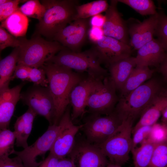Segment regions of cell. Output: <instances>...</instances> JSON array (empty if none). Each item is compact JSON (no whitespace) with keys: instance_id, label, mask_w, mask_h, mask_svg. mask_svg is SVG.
Returning a JSON list of instances; mask_svg holds the SVG:
<instances>
[{"instance_id":"cb8c5ba5","label":"cell","mask_w":167,"mask_h":167,"mask_svg":"<svg viewBox=\"0 0 167 167\" xmlns=\"http://www.w3.org/2000/svg\"><path fill=\"white\" fill-rule=\"evenodd\" d=\"M19 48H15L11 53L0 60V91L9 88L10 82L17 64Z\"/></svg>"},{"instance_id":"30bf717a","label":"cell","mask_w":167,"mask_h":167,"mask_svg":"<svg viewBox=\"0 0 167 167\" xmlns=\"http://www.w3.org/2000/svg\"><path fill=\"white\" fill-rule=\"evenodd\" d=\"M20 99L37 115L44 117L49 125L53 124L54 105L48 86L33 84L26 91L21 93Z\"/></svg>"},{"instance_id":"5b68a950","label":"cell","mask_w":167,"mask_h":167,"mask_svg":"<svg viewBox=\"0 0 167 167\" xmlns=\"http://www.w3.org/2000/svg\"><path fill=\"white\" fill-rule=\"evenodd\" d=\"M47 62L74 70L79 73L86 72L88 75L95 79H103L108 76L107 70L101 66L89 49L75 52L65 48Z\"/></svg>"},{"instance_id":"ab89813d","label":"cell","mask_w":167,"mask_h":167,"mask_svg":"<svg viewBox=\"0 0 167 167\" xmlns=\"http://www.w3.org/2000/svg\"><path fill=\"white\" fill-rule=\"evenodd\" d=\"M104 35L102 29L101 28L96 27H90L88 34V38L92 44Z\"/></svg>"},{"instance_id":"d4e9b609","label":"cell","mask_w":167,"mask_h":167,"mask_svg":"<svg viewBox=\"0 0 167 167\" xmlns=\"http://www.w3.org/2000/svg\"><path fill=\"white\" fill-rule=\"evenodd\" d=\"M28 23V17L18 9L2 22L0 26L6 28L13 36L21 37L26 35Z\"/></svg>"},{"instance_id":"7dc6e473","label":"cell","mask_w":167,"mask_h":167,"mask_svg":"<svg viewBox=\"0 0 167 167\" xmlns=\"http://www.w3.org/2000/svg\"><path fill=\"white\" fill-rule=\"evenodd\" d=\"M9 1V0H0V5L6 3Z\"/></svg>"},{"instance_id":"b9f144b4","label":"cell","mask_w":167,"mask_h":167,"mask_svg":"<svg viewBox=\"0 0 167 167\" xmlns=\"http://www.w3.org/2000/svg\"><path fill=\"white\" fill-rule=\"evenodd\" d=\"M105 17L100 14L92 16L90 19V27H96L102 28L104 23Z\"/></svg>"},{"instance_id":"4316f807","label":"cell","mask_w":167,"mask_h":167,"mask_svg":"<svg viewBox=\"0 0 167 167\" xmlns=\"http://www.w3.org/2000/svg\"><path fill=\"white\" fill-rule=\"evenodd\" d=\"M156 144L147 139L131 151L134 167H148Z\"/></svg>"},{"instance_id":"5bb4252c","label":"cell","mask_w":167,"mask_h":167,"mask_svg":"<svg viewBox=\"0 0 167 167\" xmlns=\"http://www.w3.org/2000/svg\"><path fill=\"white\" fill-rule=\"evenodd\" d=\"M69 155L78 167H106L109 163L98 147L86 140L75 142Z\"/></svg>"},{"instance_id":"3957f363","label":"cell","mask_w":167,"mask_h":167,"mask_svg":"<svg viewBox=\"0 0 167 167\" xmlns=\"http://www.w3.org/2000/svg\"><path fill=\"white\" fill-rule=\"evenodd\" d=\"M76 0H43L45 11L36 25V33L53 39L59 31L74 21Z\"/></svg>"},{"instance_id":"bcb514c9","label":"cell","mask_w":167,"mask_h":167,"mask_svg":"<svg viewBox=\"0 0 167 167\" xmlns=\"http://www.w3.org/2000/svg\"><path fill=\"white\" fill-rule=\"evenodd\" d=\"M116 165L109 162L106 167H115Z\"/></svg>"},{"instance_id":"7c38bea8","label":"cell","mask_w":167,"mask_h":167,"mask_svg":"<svg viewBox=\"0 0 167 167\" xmlns=\"http://www.w3.org/2000/svg\"><path fill=\"white\" fill-rule=\"evenodd\" d=\"M60 128L49 153L60 159L69 155L75 143V137L83 124L76 125L71 119L69 105L58 123Z\"/></svg>"},{"instance_id":"83f0119b","label":"cell","mask_w":167,"mask_h":167,"mask_svg":"<svg viewBox=\"0 0 167 167\" xmlns=\"http://www.w3.org/2000/svg\"><path fill=\"white\" fill-rule=\"evenodd\" d=\"M143 15H153L157 12L154 2L151 0H118Z\"/></svg>"},{"instance_id":"6da1fadb","label":"cell","mask_w":167,"mask_h":167,"mask_svg":"<svg viewBox=\"0 0 167 167\" xmlns=\"http://www.w3.org/2000/svg\"><path fill=\"white\" fill-rule=\"evenodd\" d=\"M41 67L45 72L48 87L54 101L53 124L57 125L70 104L69 96L72 89L85 76L49 62H45Z\"/></svg>"},{"instance_id":"f1b7e54d","label":"cell","mask_w":167,"mask_h":167,"mask_svg":"<svg viewBox=\"0 0 167 167\" xmlns=\"http://www.w3.org/2000/svg\"><path fill=\"white\" fill-rule=\"evenodd\" d=\"M18 10L26 16L35 18L40 21L45 11L44 6L38 0L26 1L19 7Z\"/></svg>"},{"instance_id":"484cf974","label":"cell","mask_w":167,"mask_h":167,"mask_svg":"<svg viewBox=\"0 0 167 167\" xmlns=\"http://www.w3.org/2000/svg\"><path fill=\"white\" fill-rule=\"evenodd\" d=\"M109 6L105 0H98L81 5L75 7V14L74 20L81 19L89 18L105 11Z\"/></svg>"},{"instance_id":"8d00e7d4","label":"cell","mask_w":167,"mask_h":167,"mask_svg":"<svg viewBox=\"0 0 167 167\" xmlns=\"http://www.w3.org/2000/svg\"><path fill=\"white\" fill-rule=\"evenodd\" d=\"M24 1L9 0L4 3L0 5V22L6 19L19 8V5Z\"/></svg>"},{"instance_id":"ba28073f","label":"cell","mask_w":167,"mask_h":167,"mask_svg":"<svg viewBox=\"0 0 167 167\" xmlns=\"http://www.w3.org/2000/svg\"><path fill=\"white\" fill-rule=\"evenodd\" d=\"M121 121L114 111L109 115L90 114L85 119L83 129L89 142L98 145L110 138L121 125Z\"/></svg>"},{"instance_id":"4fadbf2b","label":"cell","mask_w":167,"mask_h":167,"mask_svg":"<svg viewBox=\"0 0 167 167\" xmlns=\"http://www.w3.org/2000/svg\"><path fill=\"white\" fill-rule=\"evenodd\" d=\"M89 19L87 18L74 20L58 32L53 39L71 51L80 52L88 38L90 27Z\"/></svg>"},{"instance_id":"ac0fdd59","label":"cell","mask_w":167,"mask_h":167,"mask_svg":"<svg viewBox=\"0 0 167 167\" xmlns=\"http://www.w3.org/2000/svg\"><path fill=\"white\" fill-rule=\"evenodd\" d=\"M24 84L0 91V131L8 129Z\"/></svg>"},{"instance_id":"c3c4849f","label":"cell","mask_w":167,"mask_h":167,"mask_svg":"<svg viewBox=\"0 0 167 167\" xmlns=\"http://www.w3.org/2000/svg\"><path fill=\"white\" fill-rule=\"evenodd\" d=\"M115 167H122V166H120V165H116Z\"/></svg>"},{"instance_id":"4dcf8cb0","label":"cell","mask_w":167,"mask_h":167,"mask_svg":"<svg viewBox=\"0 0 167 167\" xmlns=\"http://www.w3.org/2000/svg\"><path fill=\"white\" fill-rule=\"evenodd\" d=\"M148 167H167V142L156 144Z\"/></svg>"},{"instance_id":"d590c367","label":"cell","mask_w":167,"mask_h":167,"mask_svg":"<svg viewBox=\"0 0 167 167\" xmlns=\"http://www.w3.org/2000/svg\"><path fill=\"white\" fill-rule=\"evenodd\" d=\"M152 126H141L138 128L133 133L132 138V147L131 151L141 144L144 141L147 139L151 131Z\"/></svg>"},{"instance_id":"603a6c76","label":"cell","mask_w":167,"mask_h":167,"mask_svg":"<svg viewBox=\"0 0 167 167\" xmlns=\"http://www.w3.org/2000/svg\"><path fill=\"white\" fill-rule=\"evenodd\" d=\"M154 72V70L148 67L136 66L120 90V98L126 96L151 79Z\"/></svg>"},{"instance_id":"e575fe53","label":"cell","mask_w":167,"mask_h":167,"mask_svg":"<svg viewBox=\"0 0 167 167\" xmlns=\"http://www.w3.org/2000/svg\"><path fill=\"white\" fill-rule=\"evenodd\" d=\"M19 44V38H17L9 33L0 26V53L1 51L7 47H10L15 48L18 47Z\"/></svg>"},{"instance_id":"ee69618b","label":"cell","mask_w":167,"mask_h":167,"mask_svg":"<svg viewBox=\"0 0 167 167\" xmlns=\"http://www.w3.org/2000/svg\"><path fill=\"white\" fill-rule=\"evenodd\" d=\"M157 68L161 73L164 80L166 82L167 79V59L161 63Z\"/></svg>"},{"instance_id":"7a4b0ae2","label":"cell","mask_w":167,"mask_h":167,"mask_svg":"<svg viewBox=\"0 0 167 167\" xmlns=\"http://www.w3.org/2000/svg\"><path fill=\"white\" fill-rule=\"evenodd\" d=\"M167 93L162 82L150 79L124 97L119 98L114 111L120 119L134 122L156 98Z\"/></svg>"},{"instance_id":"836d02e7","label":"cell","mask_w":167,"mask_h":167,"mask_svg":"<svg viewBox=\"0 0 167 167\" xmlns=\"http://www.w3.org/2000/svg\"><path fill=\"white\" fill-rule=\"evenodd\" d=\"M28 81L33 83L34 85L42 87H47L48 85L45 72L42 67H30Z\"/></svg>"},{"instance_id":"52a82bcc","label":"cell","mask_w":167,"mask_h":167,"mask_svg":"<svg viewBox=\"0 0 167 167\" xmlns=\"http://www.w3.org/2000/svg\"><path fill=\"white\" fill-rule=\"evenodd\" d=\"M116 90L109 76L97 79L87 101L90 114L107 115L113 112L119 99Z\"/></svg>"},{"instance_id":"7bdbcfd3","label":"cell","mask_w":167,"mask_h":167,"mask_svg":"<svg viewBox=\"0 0 167 167\" xmlns=\"http://www.w3.org/2000/svg\"><path fill=\"white\" fill-rule=\"evenodd\" d=\"M57 167H76L74 161L70 158H64L59 160Z\"/></svg>"},{"instance_id":"60d3db41","label":"cell","mask_w":167,"mask_h":167,"mask_svg":"<svg viewBox=\"0 0 167 167\" xmlns=\"http://www.w3.org/2000/svg\"><path fill=\"white\" fill-rule=\"evenodd\" d=\"M60 159L53 155L49 153L48 156L38 167H57Z\"/></svg>"},{"instance_id":"277c9868","label":"cell","mask_w":167,"mask_h":167,"mask_svg":"<svg viewBox=\"0 0 167 167\" xmlns=\"http://www.w3.org/2000/svg\"><path fill=\"white\" fill-rule=\"evenodd\" d=\"M19 39L17 64L30 67H42L51 57L65 48L58 42L46 40L39 35L28 40Z\"/></svg>"},{"instance_id":"44dd1931","label":"cell","mask_w":167,"mask_h":167,"mask_svg":"<svg viewBox=\"0 0 167 167\" xmlns=\"http://www.w3.org/2000/svg\"><path fill=\"white\" fill-rule=\"evenodd\" d=\"M37 115L30 109L19 117L14 125L15 135V144L24 149L28 146V139L31 133L34 120Z\"/></svg>"},{"instance_id":"7402d4cb","label":"cell","mask_w":167,"mask_h":167,"mask_svg":"<svg viewBox=\"0 0 167 167\" xmlns=\"http://www.w3.org/2000/svg\"><path fill=\"white\" fill-rule=\"evenodd\" d=\"M167 94L158 96L148 105L140 116L139 122L132 127L131 133L141 126H152L156 123L163 110L167 107Z\"/></svg>"},{"instance_id":"f546056e","label":"cell","mask_w":167,"mask_h":167,"mask_svg":"<svg viewBox=\"0 0 167 167\" xmlns=\"http://www.w3.org/2000/svg\"><path fill=\"white\" fill-rule=\"evenodd\" d=\"M15 139L14 131L9 128L0 131V157L13 154Z\"/></svg>"},{"instance_id":"2e32d148","label":"cell","mask_w":167,"mask_h":167,"mask_svg":"<svg viewBox=\"0 0 167 167\" xmlns=\"http://www.w3.org/2000/svg\"><path fill=\"white\" fill-rule=\"evenodd\" d=\"M97 79L87 75L72 89L69 101L72 108L71 117L73 121L85 113L89 95Z\"/></svg>"},{"instance_id":"8fae6325","label":"cell","mask_w":167,"mask_h":167,"mask_svg":"<svg viewBox=\"0 0 167 167\" xmlns=\"http://www.w3.org/2000/svg\"><path fill=\"white\" fill-rule=\"evenodd\" d=\"M100 64L108 66L120 59L131 56V46L114 38L103 35L89 49Z\"/></svg>"},{"instance_id":"d6a6232c","label":"cell","mask_w":167,"mask_h":167,"mask_svg":"<svg viewBox=\"0 0 167 167\" xmlns=\"http://www.w3.org/2000/svg\"><path fill=\"white\" fill-rule=\"evenodd\" d=\"M147 140L156 144L167 142V124L156 123L152 126Z\"/></svg>"},{"instance_id":"f35d334b","label":"cell","mask_w":167,"mask_h":167,"mask_svg":"<svg viewBox=\"0 0 167 167\" xmlns=\"http://www.w3.org/2000/svg\"><path fill=\"white\" fill-rule=\"evenodd\" d=\"M30 67L20 64H17L13 77V80L18 79L23 81H28L29 79Z\"/></svg>"},{"instance_id":"9a60e30c","label":"cell","mask_w":167,"mask_h":167,"mask_svg":"<svg viewBox=\"0 0 167 167\" xmlns=\"http://www.w3.org/2000/svg\"><path fill=\"white\" fill-rule=\"evenodd\" d=\"M117 0H112L105 11V21L102 28L104 35L129 45L128 31L117 8Z\"/></svg>"},{"instance_id":"e0dca14e","label":"cell","mask_w":167,"mask_h":167,"mask_svg":"<svg viewBox=\"0 0 167 167\" xmlns=\"http://www.w3.org/2000/svg\"><path fill=\"white\" fill-rule=\"evenodd\" d=\"M158 16V13L150 15L142 22L134 24L128 31L130 36L131 46L138 50L152 40Z\"/></svg>"},{"instance_id":"74e56055","label":"cell","mask_w":167,"mask_h":167,"mask_svg":"<svg viewBox=\"0 0 167 167\" xmlns=\"http://www.w3.org/2000/svg\"><path fill=\"white\" fill-rule=\"evenodd\" d=\"M0 167H25L22 161L17 156L11 158L9 156L0 157Z\"/></svg>"},{"instance_id":"ffe728a7","label":"cell","mask_w":167,"mask_h":167,"mask_svg":"<svg viewBox=\"0 0 167 167\" xmlns=\"http://www.w3.org/2000/svg\"><path fill=\"white\" fill-rule=\"evenodd\" d=\"M136 65L135 58L131 56L118 60L108 66L109 77L116 90L121 89Z\"/></svg>"},{"instance_id":"1f68e13d","label":"cell","mask_w":167,"mask_h":167,"mask_svg":"<svg viewBox=\"0 0 167 167\" xmlns=\"http://www.w3.org/2000/svg\"><path fill=\"white\" fill-rule=\"evenodd\" d=\"M154 35L157 37L158 40L166 51L167 49V17L163 13H158Z\"/></svg>"},{"instance_id":"8992f818","label":"cell","mask_w":167,"mask_h":167,"mask_svg":"<svg viewBox=\"0 0 167 167\" xmlns=\"http://www.w3.org/2000/svg\"><path fill=\"white\" fill-rule=\"evenodd\" d=\"M133 122L130 120L123 121L110 138L103 143L96 145L109 159V162L121 166L128 161L132 147L131 134Z\"/></svg>"},{"instance_id":"f6af8a7d","label":"cell","mask_w":167,"mask_h":167,"mask_svg":"<svg viewBox=\"0 0 167 167\" xmlns=\"http://www.w3.org/2000/svg\"><path fill=\"white\" fill-rule=\"evenodd\" d=\"M161 120L162 123L167 124V107L165 108L162 111Z\"/></svg>"},{"instance_id":"d6986e66","label":"cell","mask_w":167,"mask_h":167,"mask_svg":"<svg viewBox=\"0 0 167 167\" xmlns=\"http://www.w3.org/2000/svg\"><path fill=\"white\" fill-rule=\"evenodd\" d=\"M166 51L158 39H153L138 49L135 58L136 66L157 68L167 59Z\"/></svg>"},{"instance_id":"9c48e42d","label":"cell","mask_w":167,"mask_h":167,"mask_svg":"<svg viewBox=\"0 0 167 167\" xmlns=\"http://www.w3.org/2000/svg\"><path fill=\"white\" fill-rule=\"evenodd\" d=\"M60 124L49 125L47 130L31 145L21 151L15 150L13 154L19 157L25 167H38L42 161L37 157L44 155L52 148L59 132Z\"/></svg>"}]
</instances>
